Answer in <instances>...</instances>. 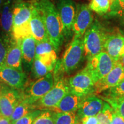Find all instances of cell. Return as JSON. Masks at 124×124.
Listing matches in <instances>:
<instances>
[{"instance_id":"obj_11","label":"cell","mask_w":124,"mask_h":124,"mask_svg":"<svg viewBox=\"0 0 124 124\" xmlns=\"http://www.w3.org/2000/svg\"><path fill=\"white\" fill-rule=\"evenodd\" d=\"M91 10L86 4H80L77 7L76 15L72 31L75 34L74 36L82 38L85 32L93 22Z\"/></svg>"},{"instance_id":"obj_24","label":"cell","mask_w":124,"mask_h":124,"mask_svg":"<svg viewBox=\"0 0 124 124\" xmlns=\"http://www.w3.org/2000/svg\"><path fill=\"white\" fill-rule=\"evenodd\" d=\"M114 109L108 102L103 103L102 110L97 114V117L100 124H111Z\"/></svg>"},{"instance_id":"obj_8","label":"cell","mask_w":124,"mask_h":124,"mask_svg":"<svg viewBox=\"0 0 124 124\" xmlns=\"http://www.w3.org/2000/svg\"><path fill=\"white\" fill-rule=\"evenodd\" d=\"M69 85L71 92L80 97H86L94 91L95 83L85 69L70 78Z\"/></svg>"},{"instance_id":"obj_38","label":"cell","mask_w":124,"mask_h":124,"mask_svg":"<svg viewBox=\"0 0 124 124\" xmlns=\"http://www.w3.org/2000/svg\"><path fill=\"white\" fill-rule=\"evenodd\" d=\"M3 87L1 86V85H0V101H1V95H2V91Z\"/></svg>"},{"instance_id":"obj_14","label":"cell","mask_w":124,"mask_h":124,"mask_svg":"<svg viewBox=\"0 0 124 124\" xmlns=\"http://www.w3.org/2000/svg\"><path fill=\"white\" fill-rule=\"evenodd\" d=\"M103 101L93 95L83 97L79 108L78 110V118L80 119L87 116H96L102 110L103 106Z\"/></svg>"},{"instance_id":"obj_26","label":"cell","mask_w":124,"mask_h":124,"mask_svg":"<svg viewBox=\"0 0 124 124\" xmlns=\"http://www.w3.org/2000/svg\"><path fill=\"white\" fill-rule=\"evenodd\" d=\"M103 99L124 119V96L114 98L104 97Z\"/></svg>"},{"instance_id":"obj_3","label":"cell","mask_w":124,"mask_h":124,"mask_svg":"<svg viewBox=\"0 0 124 124\" xmlns=\"http://www.w3.org/2000/svg\"><path fill=\"white\" fill-rule=\"evenodd\" d=\"M84 52L82 38L74 36L73 40L65 51L62 59L56 64L55 73L72 72L81 63Z\"/></svg>"},{"instance_id":"obj_15","label":"cell","mask_w":124,"mask_h":124,"mask_svg":"<svg viewBox=\"0 0 124 124\" xmlns=\"http://www.w3.org/2000/svg\"><path fill=\"white\" fill-rule=\"evenodd\" d=\"M32 35L36 41H49L42 16L35 4L30 20Z\"/></svg>"},{"instance_id":"obj_27","label":"cell","mask_w":124,"mask_h":124,"mask_svg":"<svg viewBox=\"0 0 124 124\" xmlns=\"http://www.w3.org/2000/svg\"><path fill=\"white\" fill-rule=\"evenodd\" d=\"M12 39L9 38V35H0V66L5 64L6 56L11 43Z\"/></svg>"},{"instance_id":"obj_21","label":"cell","mask_w":124,"mask_h":124,"mask_svg":"<svg viewBox=\"0 0 124 124\" xmlns=\"http://www.w3.org/2000/svg\"><path fill=\"white\" fill-rule=\"evenodd\" d=\"M32 106V105L29 104L28 102L22 98L12 113L10 117V121L11 122H15L31 112Z\"/></svg>"},{"instance_id":"obj_4","label":"cell","mask_w":124,"mask_h":124,"mask_svg":"<svg viewBox=\"0 0 124 124\" xmlns=\"http://www.w3.org/2000/svg\"><path fill=\"white\" fill-rule=\"evenodd\" d=\"M108 35L95 21L87 29L83 38L85 56L88 60L104 51V46Z\"/></svg>"},{"instance_id":"obj_25","label":"cell","mask_w":124,"mask_h":124,"mask_svg":"<svg viewBox=\"0 0 124 124\" xmlns=\"http://www.w3.org/2000/svg\"><path fill=\"white\" fill-rule=\"evenodd\" d=\"M36 58L39 59L51 71L54 69L57 63V55L55 50L41 54Z\"/></svg>"},{"instance_id":"obj_10","label":"cell","mask_w":124,"mask_h":124,"mask_svg":"<svg viewBox=\"0 0 124 124\" xmlns=\"http://www.w3.org/2000/svg\"><path fill=\"white\" fill-rule=\"evenodd\" d=\"M56 7L63 25L64 35L69 36L72 31L77 10L75 4L72 0H58Z\"/></svg>"},{"instance_id":"obj_17","label":"cell","mask_w":124,"mask_h":124,"mask_svg":"<svg viewBox=\"0 0 124 124\" xmlns=\"http://www.w3.org/2000/svg\"><path fill=\"white\" fill-rule=\"evenodd\" d=\"M83 97H80L69 91L60 102L53 108H49L50 110L55 113H65L76 111L78 110Z\"/></svg>"},{"instance_id":"obj_18","label":"cell","mask_w":124,"mask_h":124,"mask_svg":"<svg viewBox=\"0 0 124 124\" xmlns=\"http://www.w3.org/2000/svg\"><path fill=\"white\" fill-rule=\"evenodd\" d=\"M21 40L12 38L11 43L8 51L5 64L22 71L21 62L23 56L21 47Z\"/></svg>"},{"instance_id":"obj_13","label":"cell","mask_w":124,"mask_h":124,"mask_svg":"<svg viewBox=\"0 0 124 124\" xmlns=\"http://www.w3.org/2000/svg\"><path fill=\"white\" fill-rule=\"evenodd\" d=\"M22 98L15 90L3 87L0 101V115L10 118L15 108Z\"/></svg>"},{"instance_id":"obj_16","label":"cell","mask_w":124,"mask_h":124,"mask_svg":"<svg viewBox=\"0 0 124 124\" xmlns=\"http://www.w3.org/2000/svg\"><path fill=\"white\" fill-rule=\"evenodd\" d=\"M103 51L114 61H118L124 55V36L119 34L108 35Z\"/></svg>"},{"instance_id":"obj_9","label":"cell","mask_w":124,"mask_h":124,"mask_svg":"<svg viewBox=\"0 0 124 124\" xmlns=\"http://www.w3.org/2000/svg\"><path fill=\"white\" fill-rule=\"evenodd\" d=\"M123 80H124V70L120 62L117 61L111 70L95 83L94 93L97 94L101 93L117 86Z\"/></svg>"},{"instance_id":"obj_19","label":"cell","mask_w":124,"mask_h":124,"mask_svg":"<svg viewBox=\"0 0 124 124\" xmlns=\"http://www.w3.org/2000/svg\"><path fill=\"white\" fill-rule=\"evenodd\" d=\"M13 7L11 0H8L3 6L0 17V27L7 35H12Z\"/></svg>"},{"instance_id":"obj_35","label":"cell","mask_w":124,"mask_h":124,"mask_svg":"<svg viewBox=\"0 0 124 124\" xmlns=\"http://www.w3.org/2000/svg\"><path fill=\"white\" fill-rule=\"evenodd\" d=\"M111 124H124V119L115 111H113Z\"/></svg>"},{"instance_id":"obj_20","label":"cell","mask_w":124,"mask_h":124,"mask_svg":"<svg viewBox=\"0 0 124 124\" xmlns=\"http://www.w3.org/2000/svg\"><path fill=\"white\" fill-rule=\"evenodd\" d=\"M36 41L30 35L21 40V47L23 59L26 63L31 65L35 58V49Z\"/></svg>"},{"instance_id":"obj_33","label":"cell","mask_w":124,"mask_h":124,"mask_svg":"<svg viewBox=\"0 0 124 124\" xmlns=\"http://www.w3.org/2000/svg\"><path fill=\"white\" fill-rule=\"evenodd\" d=\"M110 11L114 15H124V0H113Z\"/></svg>"},{"instance_id":"obj_36","label":"cell","mask_w":124,"mask_h":124,"mask_svg":"<svg viewBox=\"0 0 124 124\" xmlns=\"http://www.w3.org/2000/svg\"><path fill=\"white\" fill-rule=\"evenodd\" d=\"M0 124H11L10 118L0 115Z\"/></svg>"},{"instance_id":"obj_34","label":"cell","mask_w":124,"mask_h":124,"mask_svg":"<svg viewBox=\"0 0 124 124\" xmlns=\"http://www.w3.org/2000/svg\"><path fill=\"white\" fill-rule=\"evenodd\" d=\"M83 124H100L97 116H87L80 119Z\"/></svg>"},{"instance_id":"obj_6","label":"cell","mask_w":124,"mask_h":124,"mask_svg":"<svg viewBox=\"0 0 124 124\" xmlns=\"http://www.w3.org/2000/svg\"><path fill=\"white\" fill-rule=\"evenodd\" d=\"M70 91L69 82L64 78L57 79L52 89L39 100V106L41 108L49 110L58 104Z\"/></svg>"},{"instance_id":"obj_29","label":"cell","mask_w":124,"mask_h":124,"mask_svg":"<svg viewBox=\"0 0 124 124\" xmlns=\"http://www.w3.org/2000/svg\"><path fill=\"white\" fill-rule=\"evenodd\" d=\"M51 71L50 70L43 64L39 59L35 58L33 64V72L36 78H39L44 77Z\"/></svg>"},{"instance_id":"obj_39","label":"cell","mask_w":124,"mask_h":124,"mask_svg":"<svg viewBox=\"0 0 124 124\" xmlns=\"http://www.w3.org/2000/svg\"><path fill=\"white\" fill-rule=\"evenodd\" d=\"M3 1H4V0H0V7H1V5L2 4Z\"/></svg>"},{"instance_id":"obj_23","label":"cell","mask_w":124,"mask_h":124,"mask_svg":"<svg viewBox=\"0 0 124 124\" xmlns=\"http://www.w3.org/2000/svg\"><path fill=\"white\" fill-rule=\"evenodd\" d=\"M113 0H91L89 7L97 13L105 14L110 10Z\"/></svg>"},{"instance_id":"obj_2","label":"cell","mask_w":124,"mask_h":124,"mask_svg":"<svg viewBox=\"0 0 124 124\" xmlns=\"http://www.w3.org/2000/svg\"><path fill=\"white\" fill-rule=\"evenodd\" d=\"M33 4L29 2H20L15 5L13 10L12 38L16 40H22L32 35L30 20Z\"/></svg>"},{"instance_id":"obj_31","label":"cell","mask_w":124,"mask_h":124,"mask_svg":"<svg viewBox=\"0 0 124 124\" xmlns=\"http://www.w3.org/2000/svg\"><path fill=\"white\" fill-rule=\"evenodd\" d=\"M41 111H42L40 110L31 111L19 120L11 122V124H32L34 120L39 115Z\"/></svg>"},{"instance_id":"obj_40","label":"cell","mask_w":124,"mask_h":124,"mask_svg":"<svg viewBox=\"0 0 124 124\" xmlns=\"http://www.w3.org/2000/svg\"></svg>"},{"instance_id":"obj_28","label":"cell","mask_w":124,"mask_h":124,"mask_svg":"<svg viewBox=\"0 0 124 124\" xmlns=\"http://www.w3.org/2000/svg\"><path fill=\"white\" fill-rule=\"evenodd\" d=\"M55 113L50 110L41 111L32 124H54Z\"/></svg>"},{"instance_id":"obj_22","label":"cell","mask_w":124,"mask_h":124,"mask_svg":"<svg viewBox=\"0 0 124 124\" xmlns=\"http://www.w3.org/2000/svg\"><path fill=\"white\" fill-rule=\"evenodd\" d=\"M78 117L76 111L55 113L54 124H77Z\"/></svg>"},{"instance_id":"obj_12","label":"cell","mask_w":124,"mask_h":124,"mask_svg":"<svg viewBox=\"0 0 124 124\" xmlns=\"http://www.w3.org/2000/svg\"><path fill=\"white\" fill-rule=\"evenodd\" d=\"M26 80L25 75L23 71L8 66H0V81L13 89H21Z\"/></svg>"},{"instance_id":"obj_1","label":"cell","mask_w":124,"mask_h":124,"mask_svg":"<svg viewBox=\"0 0 124 124\" xmlns=\"http://www.w3.org/2000/svg\"><path fill=\"white\" fill-rule=\"evenodd\" d=\"M35 4L42 16L49 41L55 51H58L64 40V33L58 10L50 0H40Z\"/></svg>"},{"instance_id":"obj_5","label":"cell","mask_w":124,"mask_h":124,"mask_svg":"<svg viewBox=\"0 0 124 124\" xmlns=\"http://www.w3.org/2000/svg\"><path fill=\"white\" fill-rule=\"evenodd\" d=\"M116 62L105 51H102L88 60L87 64L85 69L95 83L111 70Z\"/></svg>"},{"instance_id":"obj_30","label":"cell","mask_w":124,"mask_h":124,"mask_svg":"<svg viewBox=\"0 0 124 124\" xmlns=\"http://www.w3.org/2000/svg\"><path fill=\"white\" fill-rule=\"evenodd\" d=\"M55 50L49 41H36L35 49V58L41 54Z\"/></svg>"},{"instance_id":"obj_7","label":"cell","mask_w":124,"mask_h":124,"mask_svg":"<svg viewBox=\"0 0 124 124\" xmlns=\"http://www.w3.org/2000/svg\"><path fill=\"white\" fill-rule=\"evenodd\" d=\"M54 85V76L49 72L32 83L23 98L29 104L32 105L44 97L52 89Z\"/></svg>"},{"instance_id":"obj_32","label":"cell","mask_w":124,"mask_h":124,"mask_svg":"<svg viewBox=\"0 0 124 124\" xmlns=\"http://www.w3.org/2000/svg\"><path fill=\"white\" fill-rule=\"evenodd\" d=\"M123 96H124V80L121 82L117 86L109 89L106 97L114 98Z\"/></svg>"},{"instance_id":"obj_37","label":"cell","mask_w":124,"mask_h":124,"mask_svg":"<svg viewBox=\"0 0 124 124\" xmlns=\"http://www.w3.org/2000/svg\"><path fill=\"white\" fill-rule=\"evenodd\" d=\"M118 61L120 62V63H121V64H122V67H123V69H124V55L120 59V60H118Z\"/></svg>"}]
</instances>
